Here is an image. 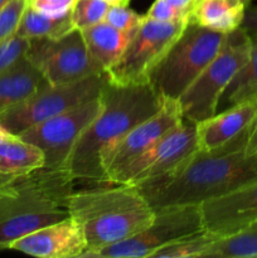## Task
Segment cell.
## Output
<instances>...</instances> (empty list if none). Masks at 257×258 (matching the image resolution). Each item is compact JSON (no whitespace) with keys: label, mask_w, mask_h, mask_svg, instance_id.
Returning a JSON list of instances; mask_svg holds the SVG:
<instances>
[{"label":"cell","mask_w":257,"mask_h":258,"mask_svg":"<svg viewBox=\"0 0 257 258\" xmlns=\"http://www.w3.org/2000/svg\"><path fill=\"white\" fill-rule=\"evenodd\" d=\"M247 130L222 148L198 150L174 173L135 186L151 208L160 209L188 204L201 206L254 183L257 154L247 153L244 148Z\"/></svg>","instance_id":"1"},{"label":"cell","mask_w":257,"mask_h":258,"mask_svg":"<svg viewBox=\"0 0 257 258\" xmlns=\"http://www.w3.org/2000/svg\"><path fill=\"white\" fill-rule=\"evenodd\" d=\"M102 110L78 139L66 170L76 181L103 185L106 181L102 160L126 134L158 112L164 105L149 82L115 85L106 82L101 93Z\"/></svg>","instance_id":"2"},{"label":"cell","mask_w":257,"mask_h":258,"mask_svg":"<svg viewBox=\"0 0 257 258\" xmlns=\"http://www.w3.org/2000/svg\"><path fill=\"white\" fill-rule=\"evenodd\" d=\"M75 184L66 169L40 168L0 188V251L35 229L68 218Z\"/></svg>","instance_id":"3"},{"label":"cell","mask_w":257,"mask_h":258,"mask_svg":"<svg viewBox=\"0 0 257 258\" xmlns=\"http://www.w3.org/2000/svg\"><path fill=\"white\" fill-rule=\"evenodd\" d=\"M70 217L82 224L87 251L82 257L135 236L155 218L138 186L103 184L97 188L75 190L68 202Z\"/></svg>","instance_id":"4"},{"label":"cell","mask_w":257,"mask_h":258,"mask_svg":"<svg viewBox=\"0 0 257 258\" xmlns=\"http://www.w3.org/2000/svg\"><path fill=\"white\" fill-rule=\"evenodd\" d=\"M227 34L190 22L148 76L149 85L164 100H178L212 62Z\"/></svg>","instance_id":"5"},{"label":"cell","mask_w":257,"mask_h":258,"mask_svg":"<svg viewBox=\"0 0 257 258\" xmlns=\"http://www.w3.org/2000/svg\"><path fill=\"white\" fill-rule=\"evenodd\" d=\"M251 47V37L241 27L227 34L218 54L176 100L183 118L197 123L217 112L222 95L247 62Z\"/></svg>","instance_id":"6"},{"label":"cell","mask_w":257,"mask_h":258,"mask_svg":"<svg viewBox=\"0 0 257 258\" xmlns=\"http://www.w3.org/2000/svg\"><path fill=\"white\" fill-rule=\"evenodd\" d=\"M106 82V73H102L72 83L48 85L0 113V127L10 135H20L47 118L98 98Z\"/></svg>","instance_id":"7"},{"label":"cell","mask_w":257,"mask_h":258,"mask_svg":"<svg viewBox=\"0 0 257 258\" xmlns=\"http://www.w3.org/2000/svg\"><path fill=\"white\" fill-rule=\"evenodd\" d=\"M150 226L118 243L103 247L88 258H150L161 247L203 231L201 206H171L154 209Z\"/></svg>","instance_id":"8"},{"label":"cell","mask_w":257,"mask_h":258,"mask_svg":"<svg viewBox=\"0 0 257 258\" xmlns=\"http://www.w3.org/2000/svg\"><path fill=\"white\" fill-rule=\"evenodd\" d=\"M188 22H158L144 15L122 55L106 72L115 85L148 82V76L178 39Z\"/></svg>","instance_id":"9"},{"label":"cell","mask_w":257,"mask_h":258,"mask_svg":"<svg viewBox=\"0 0 257 258\" xmlns=\"http://www.w3.org/2000/svg\"><path fill=\"white\" fill-rule=\"evenodd\" d=\"M25 57L49 85L72 83L105 73L90 55L78 29L54 39H30Z\"/></svg>","instance_id":"10"},{"label":"cell","mask_w":257,"mask_h":258,"mask_svg":"<svg viewBox=\"0 0 257 258\" xmlns=\"http://www.w3.org/2000/svg\"><path fill=\"white\" fill-rule=\"evenodd\" d=\"M101 110L102 100L100 96L96 100L47 118L18 136L42 150L44 155L42 168L50 170L65 169L78 139Z\"/></svg>","instance_id":"11"},{"label":"cell","mask_w":257,"mask_h":258,"mask_svg":"<svg viewBox=\"0 0 257 258\" xmlns=\"http://www.w3.org/2000/svg\"><path fill=\"white\" fill-rule=\"evenodd\" d=\"M198 151L196 122L183 118L146 153L128 164L111 184L140 185L178 170Z\"/></svg>","instance_id":"12"},{"label":"cell","mask_w":257,"mask_h":258,"mask_svg":"<svg viewBox=\"0 0 257 258\" xmlns=\"http://www.w3.org/2000/svg\"><path fill=\"white\" fill-rule=\"evenodd\" d=\"M181 121L183 115L178 101L165 100L158 112L131 128L103 158L102 168L107 184L112 183L128 164L146 153Z\"/></svg>","instance_id":"13"},{"label":"cell","mask_w":257,"mask_h":258,"mask_svg":"<svg viewBox=\"0 0 257 258\" xmlns=\"http://www.w3.org/2000/svg\"><path fill=\"white\" fill-rule=\"evenodd\" d=\"M9 249L40 258H76L87 251V241L82 224L68 217L20 237Z\"/></svg>","instance_id":"14"},{"label":"cell","mask_w":257,"mask_h":258,"mask_svg":"<svg viewBox=\"0 0 257 258\" xmlns=\"http://www.w3.org/2000/svg\"><path fill=\"white\" fill-rule=\"evenodd\" d=\"M204 229L229 236L257 221V181L201 204Z\"/></svg>","instance_id":"15"},{"label":"cell","mask_w":257,"mask_h":258,"mask_svg":"<svg viewBox=\"0 0 257 258\" xmlns=\"http://www.w3.org/2000/svg\"><path fill=\"white\" fill-rule=\"evenodd\" d=\"M257 117V101H246L196 123L198 150L222 148L243 134Z\"/></svg>","instance_id":"16"},{"label":"cell","mask_w":257,"mask_h":258,"mask_svg":"<svg viewBox=\"0 0 257 258\" xmlns=\"http://www.w3.org/2000/svg\"><path fill=\"white\" fill-rule=\"evenodd\" d=\"M48 85L49 83L42 73L27 57L22 58L15 64L0 72V113L23 102Z\"/></svg>","instance_id":"17"},{"label":"cell","mask_w":257,"mask_h":258,"mask_svg":"<svg viewBox=\"0 0 257 258\" xmlns=\"http://www.w3.org/2000/svg\"><path fill=\"white\" fill-rule=\"evenodd\" d=\"M135 32L118 30L105 20L81 30L88 53L105 73L122 55Z\"/></svg>","instance_id":"18"},{"label":"cell","mask_w":257,"mask_h":258,"mask_svg":"<svg viewBox=\"0 0 257 258\" xmlns=\"http://www.w3.org/2000/svg\"><path fill=\"white\" fill-rule=\"evenodd\" d=\"M241 0H198L190 22L217 33L229 34L241 27L246 12Z\"/></svg>","instance_id":"19"},{"label":"cell","mask_w":257,"mask_h":258,"mask_svg":"<svg viewBox=\"0 0 257 258\" xmlns=\"http://www.w3.org/2000/svg\"><path fill=\"white\" fill-rule=\"evenodd\" d=\"M44 165L42 150L19 136L10 135L0 141V171L10 175H24Z\"/></svg>","instance_id":"20"},{"label":"cell","mask_w":257,"mask_h":258,"mask_svg":"<svg viewBox=\"0 0 257 258\" xmlns=\"http://www.w3.org/2000/svg\"><path fill=\"white\" fill-rule=\"evenodd\" d=\"M76 29L71 20V15L67 17H50L43 14L32 7L25 8L23 17L20 19L15 35L25 38V39H40L48 38L54 39L66 35L67 33Z\"/></svg>","instance_id":"21"},{"label":"cell","mask_w":257,"mask_h":258,"mask_svg":"<svg viewBox=\"0 0 257 258\" xmlns=\"http://www.w3.org/2000/svg\"><path fill=\"white\" fill-rule=\"evenodd\" d=\"M251 39L252 47L248 59L221 97L227 107L246 101H257V35H252Z\"/></svg>","instance_id":"22"},{"label":"cell","mask_w":257,"mask_h":258,"mask_svg":"<svg viewBox=\"0 0 257 258\" xmlns=\"http://www.w3.org/2000/svg\"><path fill=\"white\" fill-rule=\"evenodd\" d=\"M204 258H257V221L236 233L219 237Z\"/></svg>","instance_id":"23"},{"label":"cell","mask_w":257,"mask_h":258,"mask_svg":"<svg viewBox=\"0 0 257 258\" xmlns=\"http://www.w3.org/2000/svg\"><path fill=\"white\" fill-rule=\"evenodd\" d=\"M219 237L203 231L178 239L154 252L150 258H204L209 247Z\"/></svg>","instance_id":"24"},{"label":"cell","mask_w":257,"mask_h":258,"mask_svg":"<svg viewBox=\"0 0 257 258\" xmlns=\"http://www.w3.org/2000/svg\"><path fill=\"white\" fill-rule=\"evenodd\" d=\"M110 4L105 0H76L71 20L76 29L83 30L105 20Z\"/></svg>","instance_id":"25"},{"label":"cell","mask_w":257,"mask_h":258,"mask_svg":"<svg viewBox=\"0 0 257 258\" xmlns=\"http://www.w3.org/2000/svg\"><path fill=\"white\" fill-rule=\"evenodd\" d=\"M28 0H10L0 9V43L15 34Z\"/></svg>","instance_id":"26"},{"label":"cell","mask_w":257,"mask_h":258,"mask_svg":"<svg viewBox=\"0 0 257 258\" xmlns=\"http://www.w3.org/2000/svg\"><path fill=\"white\" fill-rule=\"evenodd\" d=\"M144 15L138 14L127 7L110 5L106 13L105 22L122 32H135L143 22Z\"/></svg>","instance_id":"27"},{"label":"cell","mask_w":257,"mask_h":258,"mask_svg":"<svg viewBox=\"0 0 257 258\" xmlns=\"http://www.w3.org/2000/svg\"><path fill=\"white\" fill-rule=\"evenodd\" d=\"M28 47L29 39L15 34L0 43V72L24 58Z\"/></svg>","instance_id":"28"},{"label":"cell","mask_w":257,"mask_h":258,"mask_svg":"<svg viewBox=\"0 0 257 258\" xmlns=\"http://www.w3.org/2000/svg\"><path fill=\"white\" fill-rule=\"evenodd\" d=\"M190 14L191 13L183 12V10L171 7L165 0H155L145 15L150 19L158 20V22L176 23L190 20Z\"/></svg>","instance_id":"29"},{"label":"cell","mask_w":257,"mask_h":258,"mask_svg":"<svg viewBox=\"0 0 257 258\" xmlns=\"http://www.w3.org/2000/svg\"><path fill=\"white\" fill-rule=\"evenodd\" d=\"M76 0H28L29 7L50 17L71 15Z\"/></svg>","instance_id":"30"},{"label":"cell","mask_w":257,"mask_h":258,"mask_svg":"<svg viewBox=\"0 0 257 258\" xmlns=\"http://www.w3.org/2000/svg\"><path fill=\"white\" fill-rule=\"evenodd\" d=\"M241 28L249 35H257V7H247Z\"/></svg>","instance_id":"31"},{"label":"cell","mask_w":257,"mask_h":258,"mask_svg":"<svg viewBox=\"0 0 257 258\" xmlns=\"http://www.w3.org/2000/svg\"><path fill=\"white\" fill-rule=\"evenodd\" d=\"M246 151L249 154H257V117L253 122L249 125L247 130V140H246Z\"/></svg>","instance_id":"32"},{"label":"cell","mask_w":257,"mask_h":258,"mask_svg":"<svg viewBox=\"0 0 257 258\" xmlns=\"http://www.w3.org/2000/svg\"><path fill=\"white\" fill-rule=\"evenodd\" d=\"M165 2L169 3L171 7L176 8V9H180L186 13H191L194 5L197 4L198 0H165Z\"/></svg>","instance_id":"33"},{"label":"cell","mask_w":257,"mask_h":258,"mask_svg":"<svg viewBox=\"0 0 257 258\" xmlns=\"http://www.w3.org/2000/svg\"><path fill=\"white\" fill-rule=\"evenodd\" d=\"M15 178H17L15 175H10V174H5V173H2V171H0V188L8 185V184H9L10 181L14 180Z\"/></svg>","instance_id":"34"},{"label":"cell","mask_w":257,"mask_h":258,"mask_svg":"<svg viewBox=\"0 0 257 258\" xmlns=\"http://www.w3.org/2000/svg\"><path fill=\"white\" fill-rule=\"evenodd\" d=\"M105 2H107L110 5H121V7H127L128 3H130L131 0H105Z\"/></svg>","instance_id":"35"},{"label":"cell","mask_w":257,"mask_h":258,"mask_svg":"<svg viewBox=\"0 0 257 258\" xmlns=\"http://www.w3.org/2000/svg\"><path fill=\"white\" fill-rule=\"evenodd\" d=\"M9 136H10V134H8L7 131H5V130H3V128L0 127V141L5 140V139H7V138H9Z\"/></svg>","instance_id":"36"},{"label":"cell","mask_w":257,"mask_h":258,"mask_svg":"<svg viewBox=\"0 0 257 258\" xmlns=\"http://www.w3.org/2000/svg\"><path fill=\"white\" fill-rule=\"evenodd\" d=\"M9 2L10 0H0V9H2V8H4Z\"/></svg>","instance_id":"37"},{"label":"cell","mask_w":257,"mask_h":258,"mask_svg":"<svg viewBox=\"0 0 257 258\" xmlns=\"http://www.w3.org/2000/svg\"><path fill=\"white\" fill-rule=\"evenodd\" d=\"M241 2L243 3V4L246 5V7H248V5H249V3H251V0H241Z\"/></svg>","instance_id":"38"}]
</instances>
